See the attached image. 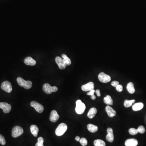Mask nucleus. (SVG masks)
Segmentation results:
<instances>
[{
    "mask_svg": "<svg viewBox=\"0 0 146 146\" xmlns=\"http://www.w3.org/2000/svg\"><path fill=\"white\" fill-rule=\"evenodd\" d=\"M17 81L19 86L26 89H29L32 87V82L31 81L25 80L21 77L17 78Z\"/></svg>",
    "mask_w": 146,
    "mask_h": 146,
    "instance_id": "obj_1",
    "label": "nucleus"
},
{
    "mask_svg": "<svg viewBox=\"0 0 146 146\" xmlns=\"http://www.w3.org/2000/svg\"><path fill=\"white\" fill-rule=\"evenodd\" d=\"M86 108V106L84 103H82L81 100L78 99L76 102V107L75 110L78 114H82L84 113Z\"/></svg>",
    "mask_w": 146,
    "mask_h": 146,
    "instance_id": "obj_2",
    "label": "nucleus"
},
{
    "mask_svg": "<svg viewBox=\"0 0 146 146\" xmlns=\"http://www.w3.org/2000/svg\"><path fill=\"white\" fill-rule=\"evenodd\" d=\"M67 129V125L66 123H61L56 129L55 130V134L57 136H61L64 134Z\"/></svg>",
    "mask_w": 146,
    "mask_h": 146,
    "instance_id": "obj_3",
    "label": "nucleus"
},
{
    "mask_svg": "<svg viewBox=\"0 0 146 146\" xmlns=\"http://www.w3.org/2000/svg\"><path fill=\"white\" fill-rule=\"evenodd\" d=\"M43 90L46 94H50L52 93V92H57L58 88L55 86L52 87L49 84L46 83L43 84Z\"/></svg>",
    "mask_w": 146,
    "mask_h": 146,
    "instance_id": "obj_4",
    "label": "nucleus"
},
{
    "mask_svg": "<svg viewBox=\"0 0 146 146\" xmlns=\"http://www.w3.org/2000/svg\"><path fill=\"white\" fill-rule=\"evenodd\" d=\"M24 132L23 129L18 126L14 127L12 130V136L13 138H17L21 136Z\"/></svg>",
    "mask_w": 146,
    "mask_h": 146,
    "instance_id": "obj_5",
    "label": "nucleus"
},
{
    "mask_svg": "<svg viewBox=\"0 0 146 146\" xmlns=\"http://www.w3.org/2000/svg\"><path fill=\"white\" fill-rule=\"evenodd\" d=\"M1 88L3 90L9 93H11L12 90V84L8 81H6L2 83L1 85Z\"/></svg>",
    "mask_w": 146,
    "mask_h": 146,
    "instance_id": "obj_6",
    "label": "nucleus"
},
{
    "mask_svg": "<svg viewBox=\"0 0 146 146\" xmlns=\"http://www.w3.org/2000/svg\"><path fill=\"white\" fill-rule=\"evenodd\" d=\"M98 79L101 82L107 83L110 81L111 77L110 75L106 74L104 72H101L99 74Z\"/></svg>",
    "mask_w": 146,
    "mask_h": 146,
    "instance_id": "obj_7",
    "label": "nucleus"
},
{
    "mask_svg": "<svg viewBox=\"0 0 146 146\" xmlns=\"http://www.w3.org/2000/svg\"><path fill=\"white\" fill-rule=\"evenodd\" d=\"M31 105L32 107L35 108V110L38 113H42L44 110V108L43 106L39 103H38L36 101H33L31 102Z\"/></svg>",
    "mask_w": 146,
    "mask_h": 146,
    "instance_id": "obj_8",
    "label": "nucleus"
},
{
    "mask_svg": "<svg viewBox=\"0 0 146 146\" xmlns=\"http://www.w3.org/2000/svg\"><path fill=\"white\" fill-rule=\"evenodd\" d=\"M55 62L57 63L60 69H64L66 68V65L63 60V59L61 57H56L55 58Z\"/></svg>",
    "mask_w": 146,
    "mask_h": 146,
    "instance_id": "obj_9",
    "label": "nucleus"
},
{
    "mask_svg": "<svg viewBox=\"0 0 146 146\" xmlns=\"http://www.w3.org/2000/svg\"><path fill=\"white\" fill-rule=\"evenodd\" d=\"M0 108L3 109L4 113H8L12 109V106L6 102H0Z\"/></svg>",
    "mask_w": 146,
    "mask_h": 146,
    "instance_id": "obj_10",
    "label": "nucleus"
},
{
    "mask_svg": "<svg viewBox=\"0 0 146 146\" xmlns=\"http://www.w3.org/2000/svg\"><path fill=\"white\" fill-rule=\"evenodd\" d=\"M94 83L93 82H89L87 84H84L82 86L81 89L83 91L87 92V91H90L94 89Z\"/></svg>",
    "mask_w": 146,
    "mask_h": 146,
    "instance_id": "obj_11",
    "label": "nucleus"
},
{
    "mask_svg": "<svg viewBox=\"0 0 146 146\" xmlns=\"http://www.w3.org/2000/svg\"><path fill=\"white\" fill-rule=\"evenodd\" d=\"M107 132L108 134L106 136V140L110 143L113 142L114 139L113 131V129L111 128H108L107 129Z\"/></svg>",
    "mask_w": 146,
    "mask_h": 146,
    "instance_id": "obj_12",
    "label": "nucleus"
},
{
    "mask_svg": "<svg viewBox=\"0 0 146 146\" xmlns=\"http://www.w3.org/2000/svg\"><path fill=\"white\" fill-rule=\"evenodd\" d=\"M59 118V116L58 114L57 111L53 110L51 112L50 117V120L52 122L55 123L57 122Z\"/></svg>",
    "mask_w": 146,
    "mask_h": 146,
    "instance_id": "obj_13",
    "label": "nucleus"
},
{
    "mask_svg": "<svg viewBox=\"0 0 146 146\" xmlns=\"http://www.w3.org/2000/svg\"><path fill=\"white\" fill-rule=\"evenodd\" d=\"M105 111L110 117H113L117 114L116 112L109 105L106 106L105 108Z\"/></svg>",
    "mask_w": 146,
    "mask_h": 146,
    "instance_id": "obj_14",
    "label": "nucleus"
},
{
    "mask_svg": "<svg viewBox=\"0 0 146 146\" xmlns=\"http://www.w3.org/2000/svg\"><path fill=\"white\" fill-rule=\"evenodd\" d=\"M125 146H137L138 144L137 140L134 138L127 140L125 142Z\"/></svg>",
    "mask_w": 146,
    "mask_h": 146,
    "instance_id": "obj_15",
    "label": "nucleus"
},
{
    "mask_svg": "<svg viewBox=\"0 0 146 146\" xmlns=\"http://www.w3.org/2000/svg\"><path fill=\"white\" fill-rule=\"evenodd\" d=\"M24 63L27 66H34L36 64V61L31 57H26L24 60Z\"/></svg>",
    "mask_w": 146,
    "mask_h": 146,
    "instance_id": "obj_16",
    "label": "nucleus"
},
{
    "mask_svg": "<svg viewBox=\"0 0 146 146\" xmlns=\"http://www.w3.org/2000/svg\"><path fill=\"white\" fill-rule=\"evenodd\" d=\"M97 113V110L95 108H92L90 109L87 114V117L89 119H93L94 118L96 114Z\"/></svg>",
    "mask_w": 146,
    "mask_h": 146,
    "instance_id": "obj_17",
    "label": "nucleus"
},
{
    "mask_svg": "<svg viewBox=\"0 0 146 146\" xmlns=\"http://www.w3.org/2000/svg\"><path fill=\"white\" fill-rule=\"evenodd\" d=\"M87 128L90 132L91 133H95L98 130V127L92 124H89L87 126Z\"/></svg>",
    "mask_w": 146,
    "mask_h": 146,
    "instance_id": "obj_18",
    "label": "nucleus"
},
{
    "mask_svg": "<svg viewBox=\"0 0 146 146\" xmlns=\"http://www.w3.org/2000/svg\"><path fill=\"white\" fill-rule=\"evenodd\" d=\"M31 132L32 134L35 136L37 137L38 135V133L39 132V128L37 126L35 125H31L30 127Z\"/></svg>",
    "mask_w": 146,
    "mask_h": 146,
    "instance_id": "obj_19",
    "label": "nucleus"
},
{
    "mask_svg": "<svg viewBox=\"0 0 146 146\" xmlns=\"http://www.w3.org/2000/svg\"><path fill=\"white\" fill-rule=\"evenodd\" d=\"M143 103H141V102H139V103L135 104L132 106V109H133V110L135 111H139L143 109Z\"/></svg>",
    "mask_w": 146,
    "mask_h": 146,
    "instance_id": "obj_20",
    "label": "nucleus"
},
{
    "mask_svg": "<svg viewBox=\"0 0 146 146\" xmlns=\"http://www.w3.org/2000/svg\"><path fill=\"white\" fill-rule=\"evenodd\" d=\"M127 89L128 90L129 93L130 94H133L134 93L135 90L134 87V84L132 82H130L128 84L127 86Z\"/></svg>",
    "mask_w": 146,
    "mask_h": 146,
    "instance_id": "obj_21",
    "label": "nucleus"
},
{
    "mask_svg": "<svg viewBox=\"0 0 146 146\" xmlns=\"http://www.w3.org/2000/svg\"><path fill=\"white\" fill-rule=\"evenodd\" d=\"M104 102L105 104L109 105H113V100L111 97L109 95H107L104 97Z\"/></svg>",
    "mask_w": 146,
    "mask_h": 146,
    "instance_id": "obj_22",
    "label": "nucleus"
},
{
    "mask_svg": "<svg viewBox=\"0 0 146 146\" xmlns=\"http://www.w3.org/2000/svg\"><path fill=\"white\" fill-rule=\"evenodd\" d=\"M62 57L63 59V60H64L66 66H69L71 65V63H72L71 60L68 57L66 54H62Z\"/></svg>",
    "mask_w": 146,
    "mask_h": 146,
    "instance_id": "obj_23",
    "label": "nucleus"
},
{
    "mask_svg": "<svg viewBox=\"0 0 146 146\" xmlns=\"http://www.w3.org/2000/svg\"><path fill=\"white\" fill-rule=\"evenodd\" d=\"M93 143L95 146H105V143L104 141L100 139L95 140Z\"/></svg>",
    "mask_w": 146,
    "mask_h": 146,
    "instance_id": "obj_24",
    "label": "nucleus"
},
{
    "mask_svg": "<svg viewBox=\"0 0 146 146\" xmlns=\"http://www.w3.org/2000/svg\"><path fill=\"white\" fill-rule=\"evenodd\" d=\"M135 100L134 99H132V100H127L126 99L125 100L124 102V105L125 108H129L130 107L131 105L134 103Z\"/></svg>",
    "mask_w": 146,
    "mask_h": 146,
    "instance_id": "obj_25",
    "label": "nucleus"
},
{
    "mask_svg": "<svg viewBox=\"0 0 146 146\" xmlns=\"http://www.w3.org/2000/svg\"><path fill=\"white\" fill-rule=\"evenodd\" d=\"M37 141L38 142L36 144V146H44L43 144L44 140L42 137H39L38 138Z\"/></svg>",
    "mask_w": 146,
    "mask_h": 146,
    "instance_id": "obj_26",
    "label": "nucleus"
},
{
    "mask_svg": "<svg viewBox=\"0 0 146 146\" xmlns=\"http://www.w3.org/2000/svg\"><path fill=\"white\" fill-rule=\"evenodd\" d=\"M129 132L132 135H135L138 133L137 129H135L134 128H131L129 130Z\"/></svg>",
    "mask_w": 146,
    "mask_h": 146,
    "instance_id": "obj_27",
    "label": "nucleus"
},
{
    "mask_svg": "<svg viewBox=\"0 0 146 146\" xmlns=\"http://www.w3.org/2000/svg\"><path fill=\"white\" fill-rule=\"evenodd\" d=\"M79 142L82 146H86L87 144V140L84 138H81L80 141H79Z\"/></svg>",
    "mask_w": 146,
    "mask_h": 146,
    "instance_id": "obj_28",
    "label": "nucleus"
},
{
    "mask_svg": "<svg viewBox=\"0 0 146 146\" xmlns=\"http://www.w3.org/2000/svg\"><path fill=\"white\" fill-rule=\"evenodd\" d=\"M138 133L140 134H144L145 132V129L143 126L141 125L138 127L137 129Z\"/></svg>",
    "mask_w": 146,
    "mask_h": 146,
    "instance_id": "obj_29",
    "label": "nucleus"
},
{
    "mask_svg": "<svg viewBox=\"0 0 146 146\" xmlns=\"http://www.w3.org/2000/svg\"><path fill=\"white\" fill-rule=\"evenodd\" d=\"M0 144L3 145H5L6 144V141L5 138L1 134H0Z\"/></svg>",
    "mask_w": 146,
    "mask_h": 146,
    "instance_id": "obj_30",
    "label": "nucleus"
},
{
    "mask_svg": "<svg viewBox=\"0 0 146 146\" xmlns=\"http://www.w3.org/2000/svg\"><path fill=\"white\" fill-rule=\"evenodd\" d=\"M116 90L117 91L119 92H121L123 91V87L120 84H119L118 86H117L116 87Z\"/></svg>",
    "mask_w": 146,
    "mask_h": 146,
    "instance_id": "obj_31",
    "label": "nucleus"
},
{
    "mask_svg": "<svg viewBox=\"0 0 146 146\" xmlns=\"http://www.w3.org/2000/svg\"><path fill=\"white\" fill-rule=\"evenodd\" d=\"M119 84V82L118 81H114L112 82L111 83L112 86L115 87H116Z\"/></svg>",
    "mask_w": 146,
    "mask_h": 146,
    "instance_id": "obj_32",
    "label": "nucleus"
},
{
    "mask_svg": "<svg viewBox=\"0 0 146 146\" xmlns=\"http://www.w3.org/2000/svg\"><path fill=\"white\" fill-rule=\"evenodd\" d=\"M95 90L94 89L92 90L89 91V92H88L87 93V95H94V93H95Z\"/></svg>",
    "mask_w": 146,
    "mask_h": 146,
    "instance_id": "obj_33",
    "label": "nucleus"
},
{
    "mask_svg": "<svg viewBox=\"0 0 146 146\" xmlns=\"http://www.w3.org/2000/svg\"><path fill=\"white\" fill-rule=\"evenodd\" d=\"M97 95V96L100 97L101 96V94H100V90L99 89H97L95 91Z\"/></svg>",
    "mask_w": 146,
    "mask_h": 146,
    "instance_id": "obj_34",
    "label": "nucleus"
},
{
    "mask_svg": "<svg viewBox=\"0 0 146 146\" xmlns=\"http://www.w3.org/2000/svg\"><path fill=\"white\" fill-rule=\"evenodd\" d=\"M90 96H91L90 98H91V99H93V100H95V99H96V97L95 95H93Z\"/></svg>",
    "mask_w": 146,
    "mask_h": 146,
    "instance_id": "obj_35",
    "label": "nucleus"
},
{
    "mask_svg": "<svg viewBox=\"0 0 146 146\" xmlns=\"http://www.w3.org/2000/svg\"><path fill=\"white\" fill-rule=\"evenodd\" d=\"M75 139L77 141H79L80 138V137L79 136H77L76 137H75Z\"/></svg>",
    "mask_w": 146,
    "mask_h": 146,
    "instance_id": "obj_36",
    "label": "nucleus"
}]
</instances>
